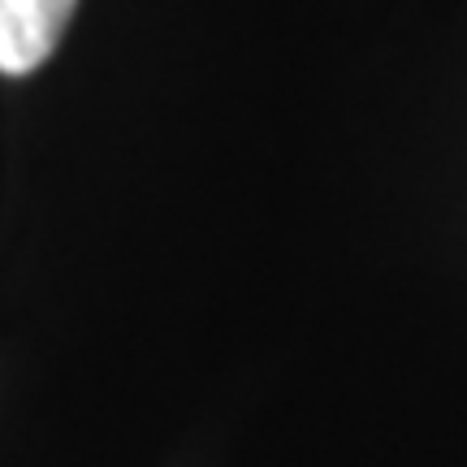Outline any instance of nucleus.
<instances>
[{
	"mask_svg": "<svg viewBox=\"0 0 467 467\" xmlns=\"http://www.w3.org/2000/svg\"><path fill=\"white\" fill-rule=\"evenodd\" d=\"M78 0H0V74L22 78L48 61Z\"/></svg>",
	"mask_w": 467,
	"mask_h": 467,
	"instance_id": "1",
	"label": "nucleus"
}]
</instances>
